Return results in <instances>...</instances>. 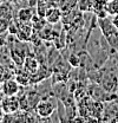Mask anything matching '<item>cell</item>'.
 Segmentation results:
<instances>
[{
    "label": "cell",
    "mask_w": 118,
    "mask_h": 123,
    "mask_svg": "<svg viewBox=\"0 0 118 123\" xmlns=\"http://www.w3.org/2000/svg\"><path fill=\"white\" fill-rule=\"evenodd\" d=\"M102 88L107 92H115L118 88V77L113 74L106 75L102 80Z\"/></svg>",
    "instance_id": "8992f818"
},
{
    "label": "cell",
    "mask_w": 118,
    "mask_h": 123,
    "mask_svg": "<svg viewBox=\"0 0 118 123\" xmlns=\"http://www.w3.org/2000/svg\"><path fill=\"white\" fill-rule=\"evenodd\" d=\"M69 1H70V6H76L79 0H69Z\"/></svg>",
    "instance_id": "7402d4cb"
},
{
    "label": "cell",
    "mask_w": 118,
    "mask_h": 123,
    "mask_svg": "<svg viewBox=\"0 0 118 123\" xmlns=\"http://www.w3.org/2000/svg\"><path fill=\"white\" fill-rule=\"evenodd\" d=\"M34 15L32 8H29V7H25V8H20L17 13V17H18V21L19 23H29L32 20V17Z\"/></svg>",
    "instance_id": "8fae6325"
},
{
    "label": "cell",
    "mask_w": 118,
    "mask_h": 123,
    "mask_svg": "<svg viewBox=\"0 0 118 123\" xmlns=\"http://www.w3.org/2000/svg\"><path fill=\"white\" fill-rule=\"evenodd\" d=\"M47 8H48V7L46 6L45 1L39 0V1L37 2V10H38V15H39V17L44 18V17H45V13H46V11H47Z\"/></svg>",
    "instance_id": "2e32d148"
},
{
    "label": "cell",
    "mask_w": 118,
    "mask_h": 123,
    "mask_svg": "<svg viewBox=\"0 0 118 123\" xmlns=\"http://www.w3.org/2000/svg\"><path fill=\"white\" fill-rule=\"evenodd\" d=\"M0 36H1V34H0ZM4 44H5V42H4V39H2V38L0 37V46H2Z\"/></svg>",
    "instance_id": "cb8c5ba5"
},
{
    "label": "cell",
    "mask_w": 118,
    "mask_h": 123,
    "mask_svg": "<svg viewBox=\"0 0 118 123\" xmlns=\"http://www.w3.org/2000/svg\"><path fill=\"white\" fill-rule=\"evenodd\" d=\"M0 18H5L8 20L13 18V8L8 0L0 2Z\"/></svg>",
    "instance_id": "30bf717a"
},
{
    "label": "cell",
    "mask_w": 118,
    "mask_h": 123,
    "mask_svg": "<svg viewBox=\"0 0 118 123\" xmlns=\"http://www.w3.org/2000/svg\"><path fill=\"white\" fill-rule=\"evenodd\" d=\"M5 111L2 110V108H1V105H0V122H2L4 121V117H5Z\"/></svg>",
    "instance_id": "44dd1931"
},
{
    "label": "cell",
    "mask_w": 118,
    "mask_h": 123,
    "mask_svg": "<svg viewBox=\"0 0 118 123\" xmlns=\"http://www.w3.org/2000/svg\"><path fill=\"white\" fill-rule=\"evenodd\" d=\"M30 78H31V74L27 72L26 70H21V71H18V72L15 74V80H17L21 86L29 85Z\"/></svg>",
    "instance_id": "7c38bea8"
},
{
    "label": "cell",
    "mask_w": 118,
    "mask_h": 123,
    "mask_svg": "<svg viewBox=\"0 0 118 123\" xmlns=\"http://www.w3.org/2000/svg\"><path fill=\"white\" fill-rule=\"evenodd\" d=\"M107 1L109 0H93V13L99 19H104L109 15L106 11Z\"/></svg>",
    "instance_id": "52a82bcc"
},
{
    "label": "cell",
    "mask_w": 118,
    "mask_h": 123,
    "mask_svg": "<svg viewBox=\"0 0 118 123\" xmlns=\"http://www.w3.org/2000/svg\"><path fill=\"white\" fill-rule=\"evenodd\" d=\"M106 11H107L109 15L118 14V0H109L107 6H106Z\"/></svg>",
    "instance_id": "9a60e30c"
},
{
    "label": "cell",
    "mask_w": 118,
    "mask_h": 123,
    "mask_svg": "<svg viewBox=\"0 0 118 123\" xmlns=\"http://www.w3.org/2000/svg\"><path fill=\"white\" fill-rule=\"evenodd\" d=\"M23 66H24V70H26L27 72L30 74H34L38 69H39V63L37 61V58L35 57H33V56H27V57H25V61L23 63Z\"/></svg>",
    "instance_id": "9c48e42d"
},
{
    "label": "cell",
    "mask_w": 118,
    "mask_h": 123,
    "mask_svg": "<svg viewBox=\"0 0 118 123\" xmlns=\"http://www.w3.org/2000/svg\"><path fill=\"white\" fill-rule=\"evenodd\" d=\"M99 25H100V29L103 31L104 36L109 40V43L112 46L118 47V30L113 26L112 21L109 20L106 17L104 19H99Z\"/></svg>",
    "instance_id": "6da1fadb"
},
{
    "label": "cell",
    "mask_w": 118,
    "mask_h": 123,
    "mask_svg": "<svg viewBox=\"0 0 118 123\" xmlns=\"http://www.w3.org/2000/svg\"><path fill=\"white\" fill-rule=\"evenodd\" d=\"M69 62H70V64H71L72 66H74V68H77V66L79 65V58H78L77 56H73V55L69 58Z\"/></svg>",
    "instance_id": "d6986e66"
},
{
    "label": "cell",
    "mask_w": 118,
    "mask_h": 123,
    "mask_svg": "<svg viewBox=\"0 0 118 123\" xmlns=\"http://www.w3.org/2000/svg\"><path fill=\"white\" fill-rule=\"evenodd\" d=\"M11 4H14V2H19V1H21V0H8Z\"/></svg>",
    "instance_id": "d4e9b609"
},
{
    "label": "cell",
    "mask_w": 118,
    "mask_h": 123,
    "mask_svg": "<svg viewBox=\"0 0 118 123\" xmlns=\"http://www.w3.org/2000/svg\"><path fill=\"white\" fill-rule=\"evenodd\" d=\"M54 111V102L51 99L46 101H39L35 104V112L39 117L41 118H47L50 117Z\"/></svg>",
    "instance_id": "3957f363"
},
{
    "label": "cell",
    "mask_w": 118,
    "mask_h": 123,
    "mask_svg": "<svg viewBox=\"0 0 118 123\" xmlns=\"http://www.w3.org/2000/svg\"><path fill=\"white\" fill-rule=\"evenodd\" d=\"M4 98H5V93L2 92V90H0V104H1V102H2Z\"/></svg>",
    "instance_id": "603a6c76"
},
{
    "label": "cell",
    "mask_w": 118,
    "mask_h": 123,
    "mask_svg": "<svg viewBox=\"0 0 118 123\" xmlns=\"http://www.w3.org/2000/svg\"><path fill=\"white\" fill-rule=\"evenodd\" d=\"M44 18L48 24H57L61 19V11L57 7H48Z\"/></svg>",
    "instance_id": "ba28073f"
},
{
    "label": "cell",
    "mask_w": 118,
    "mask_h": 123,
    "mask_svg": "<svg viewBox=\"0 0 118 123\" xmlns=\"http://www.w3.org/2000/svg\"><path fill=\"white\" fill-rule=\"evenodd\" d=\"M77 6L80 12H93V0H79Z\"/></svg>",
    "instance_id": "5bb4252c"
},
{
    "label": "cell",
    "mask_w": 118,
    "mask_h": 123,
    "mask_svg": "<svg viewBox=\"0 0 118 123\" xmlns=\"http://www.w3.org/2000/svg\"><path fill=\"white\" fill-rule=\"evenodd\" d=\"M0 105L6 115H13L20 109V101L17 96H5Z\"/></svg>",
    "instance_id": "7a4b0ae2"
},
{
    "label": "cell",
    "mask_w": 118,
    "mask_h": 123,
    "mask_svg": "<svg viewBox=\"0 0 118 123\" xmlns=\"http://www.w3.org/2000/svg\"><path fill=\"white\" fill-rule=\"evenodd\" d=\"M20 84L14 79H6L2 82L1 90L5 93V96H17L20 91Z\"/></svg>",
    "instance_id": "277c9868"
},
{
    "label": "cell",
    "mask_w": 118,
    "mask_h": 123,
    "mask_svg": "<svg viewBox=\"0 0 118 123\" xmlns=\"http://www.w3.org/2000/svg\"><path fill=\"white\" fill-rule=\"evenodd\" d=\"M10 23H11V20L5 19V18H0V34H4L5 32H7Z\"/></svg>",
    "instance_id": "e0dca14e"
},
{
    "label": "cell",
    "mask_w": 118,
    "mask_h": 123,
    "mask_svg": "<svg viewBox=\"0 0 118 123\" xmlns=\"http://www.w3.org/2000/svg\"><path fill=\"white\" fill-rule=\"evenodd\" d=\"M17 31H18V25H15L13 21H11V23H10V26H8V30H7V32H8L11 36H15V34H17Z\"/></svg>",
    "instance_id": "ac0fdd59"
},
{
    "label": "cell",
    "mask_w": 118,
    "mask_h": 123,
    "mask_svg": "<svg viewBox=\"0 0 118 123\" xmlns=\"http://www.w3.org/2000/svg\"><path fill=\"white\" fill-rule=\"evenodd\" d=\"M11 57L17 65H23V63L25 61V52L23 50H18V49H11Z\"/></svg>",
    "instance_id": "4fadbf2b"
},
{
    "label": "cell",
    "mask_w": 118,
    "mask_h": 123,
    "mask_svg": "<svg viewBox=\"0 0 118 123\" xmlns=\"http://www.w3.org/2000/svg\"><path fill=\"white\" fill-rule=\"evenodd\" d=\"M0 1H1V0H0Z\"/></svg>",
    "instance_id": "484cf974"
},
{
    "label": "cell",
    "mask_w": 118,
    "mask_h": 123,
    "mask_svg": "<svg viewBox=\"0 0 118 123\" xmlns=\"http://www.w3.org/2000/svg\"><path fill=\"white\" fill-rule=\"evenodd\" d=\"M111 21H112L113 26H115V27H116V29L118 30V14L112 15V19H111Z\"/></svg>",
    "instance_id": "ffe728a7"
},
{
    "label": "cell",
    "mask_w": 118,
    "mask_h": 123,
    "mask_svg": "<svg viewBox=\"0 0 118 123\" xmlns=\"http://www.w3.org/2000/svg\"><path fill=\"white\" fill-rule=\"evenodd\" d=\"M17 38L20 42H29L32 36V25L29 23H20L18 25V31H17Z\"/></svg>",
    "instance_id": "5b68a950"
}]
</instances>
